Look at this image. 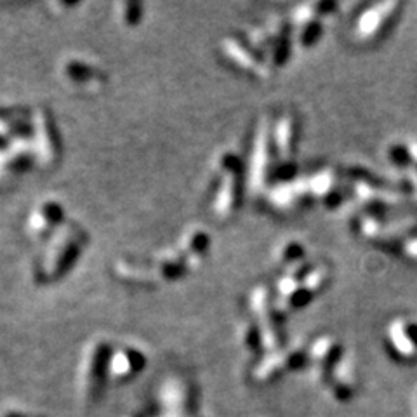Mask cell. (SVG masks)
<instances>
[{"label":"cell","instance_id":"obj_15","mask_svg":"<svg viewBox=\"0 0 417 417\" xmlns=\"http://www.w3.org/2000/svg\"><path fill=\"white\" fill-rule=\"evenodd\" d=\"M304 255H306V249H304L303 242L296 238L282 240L280 243H277V247L272 253L273 262L284 270L296 265V262L304 261Z\"/></svg>","mask_w":417,"mask_h":417},{"label":"cell","instance_id":"obj_19","mask_svg":"<svg viewBox=\"0 0 417 417\" xmlns=\"http://www.w3.org/2000/svg\"><path fill=\"white\" fill-rule=\"evenodd\" d=\"M401 253H404L405 258L411 259L412 262H417V233L401 246Z\"/></svg>","mask_w":417,"mask_h":417},{"label":"cell","instance_id":"obj_7","mask_svg":"<svg viewBox=\"0 0 417 417\" xmlns=\"http://www.w3.org/2000/svg\"><path fill=\"white\" fill-rule=\"evenodd\" d=\"M266 200L277 212L294 214L306 209L313 202L308 178L280 179L275 186L270 188Z\"/></svg>","mask_w":417,"mask_h":417},{"label":"cell","instance_id":"obj_6","mask_svg":"<svg viewBox=\"0 0 417 417\" xmlns=\"http://www.w3.org/2000/svg\"><path fill=\"white\" fill-rule=\"evenodd\" d=\"M273 145H272V126L268 119H262L258 123L250 155L249 185L255 193L268 186L270 174L273 171Z\"/></svg>","mask_w":417,"mask_h":417},{"label":"cell","instance_id":"obj_20","mask_svg":"<svg viewBox=\"0 0 417 417\" xmlns=\"http://www.w3.org/2000/svg\"><path fill=\"white\" fill-rule=\"evenodd\" d=\"M407 145H409V152H411V157H412V164H417V139L407 143Z\"/></svg>","mask_w":417,"mask_h":417},{"label":"cell","instance_id":"obj_10","mask_svg":"<svg viewBox=\"0 0 417 417\" xmlns=\"http://www.w3.org/2000/svg\"><path fill=\"white\" fill-rule=\"evenodd\" d=\"M386 344L394 358L411 363L417 360V322L411 318H394L386 327Z\"/></svg>","mask_w":417,"mask_h":417},{"label":"cell","instance_id":"obj_5","mask_svg":"<svg viewBox=\"0 0 417 417\" xmlns=\"http://www.w3.org/2000/svg\"><path fill=\"white\" fill-rule=\"evenodd\" d=\"M308 363V348L303 344H292V346L280 348L277 351L268 353L261 362L255 365L253 372L254 381L259 385H270L277 381L287 372L301 369Z\"/></svg>","mask_w":417,"mask_h":417},{"label":"cell","instance_id":"obj_2","mask_svg":"<svg viewBox=\"0 0 417 417\" xmlns=\"http://www.w3.org/2000/svg\"><path fill=\"white\" fill-rule=\"evenodd\" d=\"M400 2H379L370 4L356 16L353 25V39L358 44H375L386 37L392 26L400 16Z\"/></svg>","mask_w":417,"mask_h":417},{"label":"cell","instance_id":"obj_11","mask_svg":"<svg viewBox=\"0 0 417 417\" xmlns=\"http://www.w3.org/2000/svg\"><path fill=\"white\" fill-rule=\"evenodd\" d=\"M224 54L230 59L236 68H240L246 73L253 75L259 80H268L273 75V68L254 51L246 40H240L236 37H228L221 42Z\"/></svg>","mask_w":417,"mask_h":417},{"label":"cell","instance_id":"obj_12","mask_svg":"<svg viewBox=\"0 0 417 417\" xmlns=\"http://www.w3.org/2000/svg\"><path fill=\"white\" fill-rule=\"evenodd\" d=\"M313 202H320L325 207H336L343 200L341 176L332 167L318 169L308 178Z\"/></svg>","mask_w":417,"mask_h":417},{"label":"cell","instance_id":"obj_21","mask_svg":"<svg viewBox=\"0 0 417 417\" xmlns=\"http://www.w3.org/2000/svg\"><path fill=\"white\" fill-rule=\"evenodd\" d=\"M414 411H416V417H417V397H416V401H414Z\"/></svg>","mask_w":417,"mask_h":417},{"label":"cell","instance_id":"obj_13","mask_svg":"<svg viewBox=\"0 0 417 417\" xmlns=\"http://www.w3.org/2000/svg\"><path fill=\"white\" fill-rule=\"evenodd\" d=\"M356 386V370L351 356L344 353L337 365L334 367L329 382L324 386L329 397L336 401H346L355 393Z\"/></svg>","mask_w":417,"mask_h":417},{"label":"cell","instance_id":"obj_1","mask_svg":"<svg viewBox=\"0 0 417 417\" xmlns=\"http://www.w3.org/2000/svg\"><path fill=\"white\" fill-rule=\"evenodd\" d=\"M214 171L217 178V190L212 210L219 219H230L238 209L242 198V160L235 152H221L214 162Z\"/></svg>","mask_w":417,"mask_h":417},{"label":"cell","instance_id":"obj_18","mask_svg":"<svg viewBox=\"0 0 417 417\" xmlns=\"http://www.w3.org/2000/svg\"><path fill=\"white\" fill-rule=\"evenodd\" d=\"M386 159L394 167L407 171L412 164V157L411 152H409L407 143H389V146L386 148Z\"/></svg>","mask_w":417,"mask_h":417},{"label":"cell","instance_id":"obj_14","mask_svg":"<svg viewBox=\"0 0 417 417\" xmlns=\"http://www.w3.org/2000/svg\"><path fill=\"white\" fill-rule=\"evenodd\" d=\"M210 246L209 233L202 228H191L183 236V255L186 259L188 268H197L202 265V261L207 255V249Z\"/></svg>","mask_w":417,"mask_h":417},{"label":"cell","instance_id":"obj_16","mask_svg":"<svg viewBox=\"0 0 417 417\" xmlns=\"http://www.w3.org/2000/svg\"><path fill=\"white\" fill-rule=\"evenodd\" d=\"M238 343L240 346L250 353H258L261 349H265L262 346V337L261 332H259V327L255 325V322L250 318V320L242 322L238 325Z\"/></svg>","mask_w":417,"mask_h":417},{"label":"cell","instance_id":"obj_4","mask_svg":"<svg viewBox=\"0 0 417 417\" xmlns=\"http://www.w3.org/2000/svg\"><path fill=\"white\" fill-rule=\"evenodd\" d=\"M336 7V4L330 2H310L301 4L292 11L291 25L299 47L308 49L317 44L324 33L325 18H329Z\"/></svg>","mask_w":417,"mask_h":417},{"label":"cell","instance_id":"obj_8","mask_svg":"<svg viewBox=\"0 0 417 417\" xmlns=\"http://www.w3.org/2000/svg\"><path fill=\"white\" fill-rule=\"evenodd\" d=\"M298 116L294 111H285L273 122L272 126V145L273 155L285 169L287 179L292 178L294 172V155L296 145H298V131H299Z\"/></svg>","mask_w":417,"mask_h":417},{"label":"cell","instance_id":"obj_9","mask_svg":"<svg viewBox=\"0 0 417 417\" xmlns=\"http://www.w3.org/2000/svg\"><path fill=\"white\" fill-rule=\"evenodd\" d=\"M344 355L339 341L332 336H320L311 343L308 348V363H310V377L318 386H324L329 382L332 375L334 367Z\"/></svg>","mask_w":417,"mask_h":417},{"label":"cell","instance_id":"obj_3","mask_svg":"<svg viewBox=\"0 0 417 417\" xmlns=\"http://www.w3.org/2000/svg\"><path fill=\"white\" fill-rule=\"evenodd\" d=\"M249 308L253 320L259 327L262 337V346L268 353L284 348L282 344L280 318L273 310V296L266 285H258L249 294Z\"/></svg>","mask_w":417,"mask_h":417},{"label":"cell","instance_id":"obj_17","mask_svg":"<svg viewBox=\"0 0 417 417\" xmlns=\"http://www.w3.org/2000/svg\"><path fill=\"white\" fill-rule=\"evenodd\" d=\"M330 280V268L324 262H317V265H311L310 272H308L306 278H304V287L311 292V294H318L322 289L329 284Z\"/></svg>","mask_w":417,"mask_h":417}]
</instances>
